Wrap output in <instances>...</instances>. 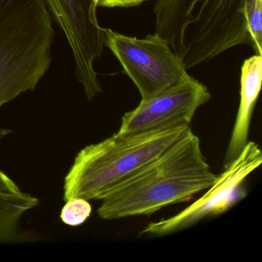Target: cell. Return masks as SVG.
<instances>
[{
	"mask_svg": "<svg viewBox=\"0 0 262 262\" xmlns=\"http://www.w3.org/2000/svg\"><path fill=\"white\" fill-rule=\"evenodd\" d=\"M192 130L108 191L97 212L104 220L151 215L190 200L217 180Z\"/></svg>",
	"mask_w": 262,
	"mask_h": 262,
	"instance_id": "1",
	"label": "cell"
},
{
	"mask_svg": "<svg viewBox=\"0 0 262 262\" xmlns=\"http://www.w3.org/2000/svg\"><path fill=\"white\" fill-rule=\"evenodd\" d=\"M248 0H157L156 34L168 42L187 70L237 46L252 48Z\"/></svg>",
	"mask_w": 262,
	"mask_h": 262,
	"instance_id": "2",
	"label": "cell"
},
{
	"mask_svg": "<svg viewBox=\"0 0 262 262\" xmlns=\"http://www.w3.org/2000/svg\"><path fill=\"white\" fill-rule=\"evenodd\" d=\"M53 20L44 0H0V108L34 91L50 70Z\"/></svg>",
	"mask_w": 262,
	"mask_h": 262,
	"instance_id": "3",
	"label": "cell"
},
{
	"mask_svg": "<svg viewBox=\"0 0 262 262\" xmlns=\"http://www.w3.org/2000/svg\"><path fill=\"white\" fill-rule=\"evenodd\" d=\"M191 131L188 126L139 134L116 133L102 142L87 145L78 153L66 177L64 200H101Z\"/></svg>",
	"mask_w": 262,
	"mask_h": 262,
	"instance_id": "4",
	"label": "cell"
},
{
	"mask_svg": "<svg viewBox=\"0 0 262 262\" xmlns=\"http://www.w3.org/2000/svg\"><path fill=\"white\" fill-rule=\"evenodd\" d=\"M104 45L120 62L142 99L157 96L191 77L168 42L156 33L137 38L105 29Z\"/></svg>",
	"mask_w": 262,
	"mask_h": 262,
	"instance_id": "5",
	"label": "cell"
},
{
	"mask_svg": "<svg viewBox=\"0 0 262 262\" xmlns=\"http://www.w3.org/2000/svg\"><path fill=\"white\" fill-rule=\"evenodd\" d=\"M65 35L75 62V74L88 100L102 93L95 63L104 50L105 29L97 16L99 0H44Z\"/></svg>",
	"mask_w": 262,
	"mask_h": 262,
	"instance_id": "6",
	"label": "cell"
},
{
	"mask_svg": "<svg viewBox=\"0 0 262 262\" xmlns=\"http://www.w3.org/2000/svg\"><path fill=\"white\" fill-rule=\"evenodd\" d=\"M262 163V151L256 142L248 141L240 155L225 167L217 180L200 199L168 219L150 222L139 233L141 237L169 235L191 228L206 217L225 213L245 194L242 184Z\"/></svg>",
	"mask_w": 262,
	"mask_h": 262,
	"instance_id": "7",
	"label": "cell"
},
{
	"mask_svg": "<svg viewBox=\"0 0 262 262\" xmlns=\"http://www.w3.org/2000/svg\"><path fill=\"white\" fill-rule=\"evenodd\" d=\"M208 87L191 76L157 96L142 99L122 117L119 134H139L190 126L197 110L209 101Z\"/></svg>",
	"mask_w": 262,
	"mask_h": 262,
	"instance_id": "8",
	"label": "cell"
},
{
	"mask_svg": "<svg viewBox=\"0 0 262 262\" xmlns=\"http://www.w3.org/2000/svg\"><path fill=\"white\" fill-rule=\"evenodd\" d=\"M262 56L255 54L244 62L241 72L240 104L224 166L229 165L243 151L248 142L253 111L261 87Z\"/></svg>",
	"mask_w": 262,
	"mask_h": 262,
	"instance_id": "9",
	"label": "cell"
},
{
	"mask_svg": "<svg viewBox=\"0 0 262 262\" xmlns=\"http://www.w3.org/2000/svg\"><path fill=\"white\" fill-rule=\"evenodd\" d=\"M38 205V199L21 190L0 189V242L16 238L23 216Z\"/></svg>",
	"mask_w": 262,
	"mask_h": 262,
	"instance_id": "10",
	"label": "cell"
},
{
	"mask_svg": "<svg viewBox=\"0 0 262 262\" xmlns=\"http://www.w3.org/2000/svg\"><path fill=\"white\" fill-rule=\"evenodd\" d=\"M92 206L88 200L73 198L66 202L60 217L66 225L72 227L82 225L91 215Z\"/></svg>",
	"mask_w": 262,
	"mask_h": 262,
	"instance_id": "11",
	"label": "cell"
},
{
	"mask_svg": "<svg viewBox=\"0 0 262 262\" xmlns=\"http://www.w3.org/2000/svg\"><path fill=\"white\" fill-rule=\"evenodd\" d=\"M148 0H99V7L104 8H129L138 7Z\"/></svg>",
	"mask_w": 262,
	"mask_h": 262,
	"instance_id": "12",
	"label": "cell"
}]
</instances>
